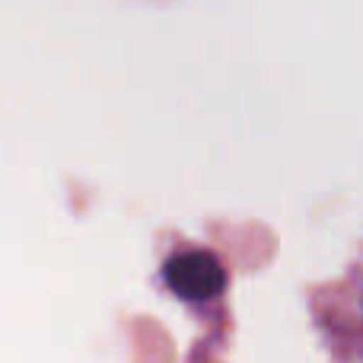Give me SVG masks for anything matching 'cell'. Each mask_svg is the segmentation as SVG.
<instances>
[{
    "instance_id": "cell-1",
    "label": "cell",
    "mask_w": 363,
    "mask_h": 363,
    "mask_svg": "<svg viewBox=\"0 0 363 363\" xmlns=\"http://www.w3.org/2000/svg\"><path fill=\"white\" fill-rule=\"evenodd\" d=\"M163 281L169 290L188 303H204L223 294L226 287V271L213 252L204 249H188L176 252L169 262L163 264Z\"/></svg>"
}]
</instances>
